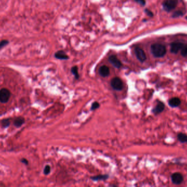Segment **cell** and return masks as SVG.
I'll list each match as a JSON object with an SVG mask.
<instances>
[{
  "label": "cell",
  "mask_w": 187,
  "mask_h": 187,
  "mask_svg": "<svg viewBox=\"0 0 187 187\" xmlns=\"http://www.w3.org/2000/svg\"><path fill=\"white\" fill-rule=\"evenodd\" d=\"M71 72H72V73L74 74L76 79L79 78V73H78V67L77 66H74V67L72 68Z\"/></svg>",
  "instance_id": "17"
},
{
  "label": "cell",
  "mask_w": 187,
  "mask_h": 187,
  "mask_svg": "<svg viewBox=\"0 0 187 187\" xmlns=\"http://www.w3.org/2000/svg\"><path fill=\"white\" fill-rule=\"evenodd\" d=\"M150 51L154 57L162 58L166 53L165 46L160 44H154L150 47Z\"/></svg>",
  "instance_id": "1"
},
{
  "label": "cell",
  "mask_w": 187,
  "mask_h": 187,
  "mask_svg": "<svg viewBox=\"0 0 187 187\" xmlns=\"http://www.w3.org/2000/svg\"><path fill=\"white\" fill-rule=\"evenodd\" d=\"M144 12H145V13H146L149 17H153V12L152 11H150V10H149L148 9H146Z\"/></svg>",
  "instance_id": "23"
},
{
  "label": "cell",
  "mask_w": 187,
  "mask_h": 187,
  "mask_svg": "<svg viewBox=\"0 0 187 187\" xmlns=\"http://www.w3.org/2000/svg\"><path fill=\"white\" fill-rule=\"evenodd\" d=\"M108 176L107 175H99V176L92 177V180H105L107 179Z\"/></svg>",
  "instance_id": "15"
},
{
  "label": "cell",
  "mask_w": 187,
  "mask_h": 187,
  "mask_svg": "<svg viewBox=\"0 0 187 187\" xmlns=\"http://www.w3.org/2000/svg\"><path fill=\"white\" fill-rule=\"evenodd\" d=\"M181 103V100L180 98H177V97H174L169 100V104L170 106L173 107V108H175L179 106Z\"/></svg>",
  "instance_id": "11"
},
{
  "label": "cell",
  "mask_w": 187,
  "mask_h": 187,
  "mask_svg": "<svg viewBox=\"0 0 187 187\" xmlns=\"http://www.w3.org/2000/svg\"><path fill=\"white\" fill-rule=\"evenodd\" d=\"M55 57L56 58L61 59V60H66L69 58V56L63 51H59L56 52L55 54Z\"/></svg>",
  "instance_id": "12"
},
{
  "label": "cell",
  "mask_w": 187,
  "mask_h": 187,
  "mask_svg": "<svg viewBox=\"0 0 187 187\" xmlns=\"http://www.w3.org/2000/svg\"><path fill=\"white\" fill-rule=\"evenodd\" d=\"M8 43L7 41L4 40L2 41L1 42H0V48L3 47L4 46H5L6 45H7Z\"/></svg>",
  "instance_id": "24"
},
{
  "label": "cell",
  "mask_w": 187,
  "mask_h": 187,
  "mask_svg": "<svg viewBox=\"0 0 187 187\" xmlns=\"http://www.w3.org/2000/svg\"><path fill=\"white\" fill-rule=\"evenodd\" d=\"M111 87L117 91H121L123 88V83L120 78L115 77L110 81Z\"/></svg>",
  "instance_id": "3"
},
{
  "label": "cell",
  "mask_w": 187,
  "mask_h": 187,
  "mask_svg": "<svg viewBox=\"0 0 187 187\" xmlns=\"http://www.w3.org/2000/svg\"><path fill=\"white\" fill-rule=\"evenodd\" d=\"M181 55L183 57H187V44H184L183 47L181 49Z\"/></svg>",
  "instance_id": "18"
},
{
  "label": "cell",
  "mask_w": 187,
  "mask_h": 187,
  "mask_svg": "<svg viewBox=\"0 0 187 187\" xmlns=\"http://www.w3.org/2000/svg\"><path fill=\"white\" fill-rule=\"evenodd\" d=\"M178 140L181 143H186L187 142V136L183 133H180L178 134L177 136Z\"/></svg>",
  "instance_id": "13"
},
{
  "label": "cell",
  "mask_w": 187,
  "mask_h": 187,
  "mask_svg": "<svg viewBox=\"0 0 187 187\" xmlns=\"http://www.w3.org/2000/svg\"><path fill=\"white\" fill-rule=\"evenodd\" d=\"M137 3L139 4L141 6H144L146 4V1L145 0H135Z\"/></svg>",
  "instance_id": "22"
},
{
  "label": "cell",
  "mask_w": 187,
  "mask_h": 187,
  "mask_svg": "<svg viewBox=\"0 0 187 187\" xmlns=\"http://www.w3.org/2000/svg\"><path fill=\"white\" fill-rule=\"evenodd\" d=\"M99 73L103 77H107L110 74V70L109 68L106 65H103L100 68Z\"/></svg>",
  "instance_id": "9"
},
{
  "label": "cell",
  "mask_w": 187,
  "mask_h": 187,
  "mask_svg": "<svg viewBox=\"0 0 187 187\" xmlns=\"http://www.w3.org/2000/svg\"><path fill=\"white\" fill-rule=\"evenodd\" d=\"M2 126L4 127H7L9 125V121L7 119V120H4L2 122Z\"/></svg>",
  "instance_id": "21"
},
{
  "label": "cell",
  "mask_w": 187,
  "mask_h": 187,
  "mask_svg": "<svg viewBox=\"0 0 187 187\" xmlns=\"http://www.w3.org/2000/svg\"><path fill=\"white\" fill-rule=\"evenodd\" d=\"M165 105L162 102H159L157 106L153 110V113L155 114H158L161 113L163 110H164Z\"/></svg>",
  "instance_id": "10"
},
{
  "label": "cell",
  "mask_w": 187,
  "mask_h": 187,
  "mask_svg": "<svg viewBox=\"0 0 187 187\" xmlns=\"http://www.w3.org/2000/svg\"><path fill=\"white\" fill-rule=\"evenodd\" d=\"M135 53L137 58L141 62H144L146 60L147 57L146 55V53L142 48L136 47L135 49Z\"/></svg>",
  "instance_id": "6"
},
{
  "label": "cell",
  "mask_w": 187,
  "mask_h": 187,
  "mask_svg": "<svg viewBox=\"0 0 187 187\" xmlns=\"http://www.w3.org/2000/svg\"><path fill=\"white\" fill-rule=\"evenodd\" d=\"M10 96L11 92L7 89L2 88L0 90V102L1 103L7 102Z\"/></svg>",
  "instance_id": "4"
},
{
  "label": "cell",
  "mask_w": 187,
  "mask_h": 187,
  "mask_svg": "<svg viewBox=\"0 0 187 187\" xmlns=\"http://www.w3.org/2000/svg\"><path fill=\"white\" fill-rule=\"evenodd\" d=\"M171 180L173 183L175 184H180L183 180V177L180 173L176 172L171 176Z\"/></svg>",
  "instance_id": "7"
},
{
  "label": "cell",
  "mask_w": 187,
  "mask_h": 187,
  "mask_svg": "<svg viewBox=\"0 0 187 187\" xmlns=\"http://www.w3.org/2000/svg\"><path fill=\"white\" fill-rule=\"evenodd\" d=\"M51 172V167L49 166H46L44 170V173L45 175H48Z\"/></svg>",
  "instance_id": "20"
},
{
  "label": "cell",
  "mask_w": 187,
  "mask_h": 187,
  "mask_svg": "<svg viewBox=\"0 0 187 187\" xmlns=\"http://www.w3.org/2000/svg\"><path fill=\"white\" fill-rule=\"evenodd\" d=\"M21 162H23V163H24V164H25L26 165L28 164V162H27V160H26L25 159H22V160H21Z\"/></svg>",
  "instance_id": "25"
},
{
  "label": "cell",
  "mask_w": 187,
  "mask_h": 187,
  "mask_svg": "<svg viewBox=\"0 0 187 187\" xmlns=\"http://www.w3.org/2000/svg\"><path fill=\"white\" fill-rule=\"evenodd\" d=\"M99 103H98V102H94V103H92V107H91V110H95L96 109H97L99 107Z\"/></svg>",
  "instance_id": "19"
},
{
  "label": "cell",
  "mask_w": 187,
  "mask_h": 187,
  "mask_svg": "<svg viewBox=\"0 0 187 187\" xmlns=\"http://www.w3.org/2000/svg\"><path fill=\"white\" fill-rule=\"evenodd\" d=\"M186 19H187V17H186Z\"/></svg>",
  "instance_id": "26"
},
{
  "label": "cell",
  "mask_w": 187,
  "mask_h": 187,
  "mask_svg": "<svg viewBox=\"0 0 187 187\" xmlns=\"http://www.w3.org/2000/svg\"><path fill=\"white\" fill-rule=\"evenodd\" d=\"M177 4L178 0H164L162 4V6L164 11L169 12L175 9Z\"/></svg>",
  "instance_id": "2"
},
{
  "label": "cell",
  "mask_w": 187,
  "mask_h": 187,
  "mask_svg": "<svg viewBox=\"0 0 187 187\" xmlns=\"http://www.w3.org/2000/svg\"><path fill=\"white\" fill-rule=\"evenodd\" d=\"M108 60L115 68H120L122 65L121 60L116 55H110L108 58Z\"/></svg>",
  "instance_id": "8"
},
{
  "label": "cell",
  "mask_w": 187,
  "mask_h": 187,
  "mask_svg": "<svg viewBox=\"0 0 187 187\" xmlns=\"http://www.w3.org/2000/svg\"><path fill=\"white\" fill-rule=\"evenodd\" d=\"M184 13L183 11H182V10L177 11H176L175 12H174V13H173V15L172 17L173 18H178V17H181V16L183 15Z\"/></svg>",
  "instance_id": "16"
},
{
  "label": "cell",
  "mask_w": 187,
  "mask_h": 187,
  "mask_svg": "<svg viewBox=\"0 0 187 187\" xmlns=\"http://www.w3.org/2000/svg\"><path fill=\"white\" fill-rule=\"evenodd\" d=\"M24 119L22 117H18L14 121V125L17 127H20L24 123Z\"/></svg>",
  "instance_id": "14"
},
{
  "label": "cell",
  "mask_w": 187,
  "mask_h": 187,
  "mask_svg": "<svg viewBox=\"0 0 187 187\" xmlns=\"http://www.w3.org/2000/svg\"><path fill=\"white\" fill-rule=\"evenodd\" d=\"M183 43L180 42H174L170 44V51L173 54H177L178 52L181 51L182 48L183 47Z\"/></svg>",
  "instance_id": "5"
}]
</instances>
